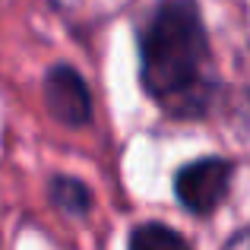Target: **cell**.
<instances>
[{
	"label": "cell",
	"instance_id": "2",
	"mask_svg": "<svg viewBox=\"0 0 250 250\" xmlns=\"http://www.w3.org/2000/svg\"><path fill=\"white\" fill-rule=\"evenodd\" d=\"M231 184V165L222 159H203L181 168L177 174V200L190 212H212L228 193Z\"/></svg>",
	"mask_w": 250,
	"mask_h": 250
},
{
	"label": "cell",
	"instance_id": "4",
	"mask_svg": "<svg viewBox=\"0 0 250 250\" xmlns=\"http://www.w3.org/2000/svg\"><path fill=\"white\" fill-rule=\"evenodd\" d=\"M51 200H54L63 212L80 215V212L89 209V190H85L80 181H73V177H57V181L51 184Z\"/></svg>",
	"mask_w": 250,
	"mask_h": 250
},
{
	"label": "cell",
	"instance_id": "6",
	"mask_svg": "<svg viewBox=\"0 0 250 250\" xmlns=\"http://www.w3.org/2000/svg\"><path fill=\"white\" fill-rule=\"evenodd\" d=\"M241 241H247V244H250V234H244V238H241Z\"/></svg>",
	"mask_w": 250,
	"mask_h": 250
},
{
	"label": "cell",
	"instance_id": "5",
	"mask_svg": "<svg viewBox=\"0 0 250 250\" xmlns=\"http://www.w3.org/2000/svg\"><path fill=\"white\" fill-rule=\"evenodd\" d=\"M130 244L136 250H159V247H184V238L174 234L165 225H143L140 231L130 238Z\"/></svg>",
	"mask_w": 250,
	"mask_h": 250
},
{
	"label": "cell",
	"instance_id": "3",
	"mask_svg": "<svg viewBox=\"0 0 250 250\" xmlns=\"http://www.w3.org/2000/svg\"><path fill=\"white\" fill-rule=\"evenodd\" d=\"M44 102L51 114L67 127H83L92 117L89 89L73 67H54L44 76Z\"/></svg>",
	"mask_w": 250,
	"mask_h": 250
},
{
	"label": "cell",
	"instance_id": "1",
	"mask_svg": "<svg viewBox=\"0 0 250 250\" xmlns=\"http://www.w3.org/2000/svg\"><path fill=\"white\" fill-rule=\"evenodd\" d=\"M143 85L162 111L200 117L212 104L215 70L193 0H165L143 32Z\"/></svg>",
	"mask_w": 250,
	"mask_h": 250
}]
</instances>
